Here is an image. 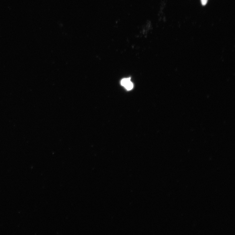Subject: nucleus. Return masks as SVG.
<instances>
[{
  "mask_svg": "<svg viewBox=\"0 0 235 235\" xmlns=\"http://www.w3.org/2000/svg\"><path fill=\"white\" fill-rule=\"evenodd\" d=\"M208 0H201V2L203 5H205L207 3Z\"/></svg>",
  "mask_w": 235,
  "mask_h": 235,
  "instance_id": "2",
  "label": "nucleus"
},
{
  "mask_svg": "<svg viewBox=\"0 0 235 235\" xmlns=\"http://www.w3.org/2000/svg\"><path fill=\"white\" fill-rule=\"evenodd\" d=\"M121 84L127 91H131L133 88V84L131 81L130 78L122 79L121 80Z\"/></svg>",
  "mask_w": 235,
  "mask_h": 235,
  "instance_id": "1",
  "label": "nucleus"
}]
</instances>
